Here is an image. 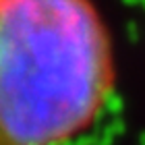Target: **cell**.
<instances>
[{"mask_svg": "<svg viewBox=\"0 0 145 145\" xmlns=\"http://www.w3.org/2000/svg\"><path fill=\"white\" fill-rule=\"evenodd\" d=\"M114 91V44L91 0H0V145L75 143Z\"/></svg>", "mask_w": 145, "mask_h": 145, "instance_id": "cell-1", "label": "cell"}]
</instances>
